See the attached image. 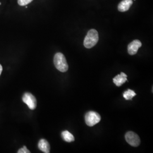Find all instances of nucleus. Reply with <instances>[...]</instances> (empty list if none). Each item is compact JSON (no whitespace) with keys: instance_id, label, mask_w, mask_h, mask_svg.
<instances>
[{"instance_id":"nucleus-1","label":"nucleus","mask_w":153,"mask_h":153,"mask_svg":"<svg viewBox=\"0 0 153 153\" xmlns=\"http://www.w3.org/2000/svg\"><path fill=\"white\" fill-rule=\"evenodd\" d=\"M99 40L98 31L95 29L88 31L87 35L84 39L83 44L86 48H91L97 44Z\"/></svg>"},{"instance_id":"nucleus-2","label":"nucleus","mask_w":153,"mask_h":153,"mask_svg":"<svg viewBox=\"0 0 153 153\" xmlns=\"http://www.w3.org/2000/svg\"><path fill=\"white\" fill-rule=\"evenodd\" d=\"M54 65L57 70L61 72H66L68 69V65L64 55L61 53H57L54 56Z\"/></svg>"},{"instance_id":"nucleus-3","label":"nucleus","mask_w":153,"mask_h":153,"mask_svg":"<svg viewBox=\"0 0 153 153\" xmlns=\"http://www.w3.org/2000/svg\"><path fill=\"white\" fill-rule=\"evenodd\" d=\"M101 120L98 113L94 111H89L85 115V122L87 126H93L98 124Z\"/></svg>"},{"instance_id":"nucleus-4","label":"nucleus","mask_w":153,"mask_h":153,"mask_svg":"<svg viewBox=\"0 0 153 153\" xmlns=\"http://www.w3.org/2000/svg\"><path fill=\"white\" fill-rule=\"evenodd\" d=\"M22 100L25 103L27 104L30 109L33 110L36 108L37 105L36 99L32 94L25 93L22 97Z\"/></svg>"},{"instance_id":"nucleus-5","label":"nucleus","mask_w":153,"mask_h":153,"mask_svg":"<svg viewBox=\"0 0 153 153\" xmlns=\"http://www.w3.org/2000/svg\"><path fill=\"white\" fill-rule=\"evenodd\" d=\"M126 140L130 145L134 147L138 146L141 142L139 136L133 131H128L126 133Z\"/></svg>"},{"instance_id":"nucleus-6","label":"nucleus","mask_w":153,"mask_h":153,"mask_svg":"<svg viewBox=\"0 0 153 153\" xmlns=\"http://www.w3.org/2000/svg\"><path fill=\"white\" fill-rule=\"evenodd\" d=\"M142 46L141 42L138 40H134L128 45V52L130 55H136L139 48Z\"/></svg>"},{"instance_id":"nucleus-7","label":"nucleus","mask_w":153,"mask_h":153,"mask_svg":"<svg viewBox=\"0 0 153 153\" xmlns=\"http://www.w3.org/2000/svg\"><path fill=\"white\" fill-rule=\"evenodd\" d=\"M113 81L117 86H120L127 81V76L124 73L121 72L120 74H118L113 78Z\"/></svg>"},{"instance_id":"nucleus-8","label":"nucleus","mask_w":153,"mask_h":153,"mask_svg":"<svg viewBox=\"0 0 153 153\" xmlns=\"http://www.w3.org/2000/svg\"><path fill=\"white\" fill-rule=\"evenodd\" d=\"M132 4V0H123L118 5V10L121 12L128 11Z\"/></svg>"},{"instance_id":"nucleus-9","label":"nucleus","mask_w":153,"mask_h":153,"mask_svg":"<svg viewBox=\"0 0 153 153\" xmlns=\"http://www.w3.org/2000/svg\"><path fill=\"white\" fill-rule=\"evenodd\" d=\"M38 148L41 151L44 153H49L50 152V145L49 143L44 139H42L39 141Z\"/></svg>"},{"instance_id":"nucleus-10","label":"nucleus","mask_w":153,"mask_h":153,"mask_svg":"<svg viewBox=\"0 0 153 153\" xmlns=\"http://www.w3.org/2000/svg\"><path fill=\"white\" fill-rule=\"evenodd\" d=\"M61 136L64 139V140L67 142H73L75 140L73 135L69 131H62L61 133Z\"/></svg>"},{"instance_id":"nucleus-11","label":"nucleus","mask_w":153,"mask_h":153,"mask_svg":"<svg viewBox=\"0 0 153 153\" xmlns=\"http://www.w3.org/2000/svg\"><path fill=\"white\" fill-rule=\"evenodd\" d=\"M136 95V94L131 89H128L127 91L123 93V97L126 100H131Z\"/></svg>"},{"instance_id":"nucleus-12","label":"nucleus","mask_w":153,"mask_h":153,"mask_svg":"<svg viewBox=\"0 0 153 153\" xmlns=\"http://www.w3.org/2000/svg\"><path fill=\"white\" fill-rule=\"evenodd\" d=\"M33 0H18V3L20 6H26L31 2Z\"/></svg>"},{"instance_id":"nucleus-13","label":"nucleus","mask_w":153,"mask_h":153,"mask_svg":"<svg viewBox=\"0 0 153 153\" xmlns=\"http://www.w3.org/2000/svg\"><path fill=\"white\" fill-rule=\"evenodd\" d=\"M30 152L28 150L26 146H24L23 148H21L19 150H18V153H30Z\"/></svg>"},{"instance_id":"nucleus-14","label":"nucleus","mask_w":153,"mask_h":153,"mask_svg":"<svg viewBox=\"0 0 153 153\" xmlns=\"http://www.w3.org/2000/svg\"><path fill=\"white\" fill-rule=\"evenodd\" d=\"M2 71V66L0 64V76H1V74Z\"/></svg>"},{"instance_id":"nucleus-15","label":"nucleus","mask_w":153,"mask_h":153,"mask_svg":"<svg viewBox=\"0 0 153 153\" xmlns=\"http://www.w3.org/2000/svg\"><path fill=\"white\" fill-rule=\"evenodd\" d=\"M0 5H1V2H0Z\"/></svg>"}]
</instances>
